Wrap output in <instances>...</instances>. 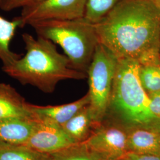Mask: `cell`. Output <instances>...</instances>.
<instances>
[{
	"mask_svg": "<svg viewBox=\"0 0 160 160\" xmlns=\"http://www.w3.org/2000/svg\"><path fill=\"white\" fill-rule=\"evenodd\" d=\"M84 143L102 159L123 158L129 152L126 128L110 120L96 124Z\"/></svg>",
	"mask_w": 160,
	"mask_h": 160,
	"instance_id": "6",
	"label": "cell"
},
{
	"mask_svg": "<svg viewBox=\"0 0 160 160\" xmlns=\"http://www.w3.org/2000/svg\"><path fill=\"white\" fill-rule=\"evenodd\" d=\"M126 129L129 152L160 154V132L157 129L144 127Z\"/></svg>",
	"mask_w": 160,
	"mask_h": 160,
	"instance_id": "11",
	"label": "cell"
},
{
	"mask_svg": "<svg viewBox=\"0 0 160 160\" xmlns=\"http://www.w3.org/2000/svg\"><path fill=\"white\" fill-rule=\"evenodd\" d=\"M120 0H87L84 17L96 24L107 16Z\"/></svg>",
	"mask_w": 160,
	"mask_h": 160,
	"instance_id": "18",
	"label": "cell"
},
{
	"mask_svg": "<svg viewBox=\"0 0 160 160\" xmlns=\"http://www.w3.org/2000/svg\"><path fill=\"white\" fill-rule=\"evenodd\" d=\"M123 158L125 160H160V154H139L128 152Z\"/></svg>",
	"mask_w": 160,
	"mask_h": 160,
	"instance_id": "21",
	"label": "cell"
},
{
	"mask_svg": "<svg viewBox=\"0 0 160 160\" xmlns=\"http://www.w3.org/2000/svg\"><path fill=\"white\" fill-rule=\"evenodd\" d=\"M26 53L12 64L2 66L4 73L23 85L45 93L54 92L63 80H84L87 74L74 68L68 58L58 51L51 40L28 33L22 35Z\"/></svg>",
	"mask_w": 160,
	"mask_h": 160,
	"instance_id": "2",
	"label": "cell"
},
{
	"mask_svg": "<svg viewBox=\"0 0 160 160\" xmlns=\"http://www.w3.org/2000/svg\"><path fill=\"white\" fill-rule=\"evenodd\" d=\"M139 64L129 59H118L109 105L104 120L126 128L144 127L158 131L160 119L150 109L147 93L138 76Z\"/></svg>",
	"mask_w": 160,
	"mask_h": 160,
	"instance_id": "3",
	"label": "cell"
},
{
	"mask_svg": "<svg viewBox=\"0 0 160 160\" xmlns=\"http://www.w3.org/2000/svg\"><path fill=\"white\" fill-rule=\"evenodd\" d=\"M38 36L60 46L74 68L87 73L99 42L94 24L84 17L29 23Z\"/></svg>",
	"mask_w": 160,
	"mask_h": 160,
	"instance_id": "4",
	"label": "cell"
},
{
	"mask_svg": "<svg viewBox=\"0 0 160 160\" xmlns=\"http://www.w3.org/2000/svg\"><path fill=\"white\" fill-rule=\"evenodd\" d=\"M138 76L147 94L160 91V62L139 65Z\"/></svg>",
	"mask_w": 160,
	"mask_h": 160,
	"instance_id": "16",
	"label": "cell"
},
{
	"mask_svg": "<svg viewBox=\"0 0 160 160\" xmlns=\"http://www.w3.org/2000/svg\"><path fill=\"white\" fill-rule=\"evenodd\" d=\"M150 109L156 117L160 119V91L148 94Z\"/></svg>",
	"mask_w": 160,
	"mask_h": 160,
	"instance_id": "20",
	"label": "cell"
},
{
	"mask_svg": "<svg viewBox=\"0 0 160 160\" xmlns=\"http://www.w3.org/2000/svg\"><path fill=\"white\" fill-rule=\"evenodd\" d=\"M39 122L36 118H11L0 120V142L25 145Z\"/></svg>",
	"mask_w": 160,
	"mask_h": 160,
	"instance_id": "9",
	"label": "cell"
},
{
	"mask_svg": "<svg viewBox=\"0 0 160 160\" xmlns=\"http://www.w3.org/2000/svg\"><path fill=\"white\" fill-rule=\"evenodd\" d=\"M160 11L151 0H120L94 24L100 43L118 59L160 62Z\"/></svg>",
	"mask_w": 160,
	"mask_h": 160,
	"instance_id": "1",
	"label": "cell"
},
{
	"mask_svg": "<svg viewBox=\"0 0 160 160\" xmlns=\"http://www.w3.org/2000/svg\"><path fill=\"white\" fill-rule=\"evenodd\" d=\"M74 143L61 125L39 119L33 133L24 145L40 152L52 154Z\"/></svg>",
	"mask_w": 160,
	"mask_h": 160,
	"instance_id": "8",
	"label": "cell"
},
{
	"mask_svg": "<svg viewBox=\"0 0 160 160\" xmlns=\"http://www.w3.org/2000/svg\"><path fill=\"white\" fill-rule=\"evenodd\" d=\"M118 59L109 49L98 43L87 71L89 108L96 123L104 119L109 105Z\"/></svg>",
	"mask_w": 160,
	"mask_h": 160,
	"instance_id": "5",
	"label": "cell"
},
{
	"mask_svg": "<svg viewBox=\"0 0 160 160\" xmlns=\"http://www.w3.org/2000/svg\"><path fill=\"white\" fill-rule=\"evenodd\" d=\"M23 27L20 17L8 20L0 15V61L2 66L9 65L22 57L12 51L10 45L17 29Z\"/></svg>",
	"mask_w": 160,
	"mask_h": 160,
	"instance_id": "14",
	"label": "cell"
},
{
	"mask_svg": "<svg viewBox=\"0 0 160 160\" xmlns=\"http://www.w3.org/2000/svg\"><path fill=\"white\" fill-rule=\"evenodd\" d=\"M52 155V160H100L99 155L84 142L76 143Z\"/></svg>",
	"mask_w": 160,
	"mask_h": 160,
	"instance_id": "17",
	"label": "cell"
},
{
	"mask_svg": "<svg viewBox=\"0 0 160 160\" xmlns=\"http://www.w3.org/2000/svg\"></svg>",
	"mask_w": 160,
	"mask_h": 160,
	"instance_id": "26",
	"label": "cell"
},
{
	"mask_svg": "<svg viewBox=\"0 0 160 160\" xmlns=\"http://www.w3.org/2000/svg\"><path fill=\"white\" fill-rule=\"evenodd\" d=\"M0 160H52V155L40 152L24 145L0 142Z\"/></svg>",
	"mask_w": 160,
	"mask_h": 160,
	"instance_id": "15",
	"label": "cell"
},
{
	"mask_svg": "<svg viewBox=\"0 0 160 160\" xmlns=\"http://www.w3.org/2000/svg\"><path fill=\"white\" fill-rule=\"evenodd\" d=\"M87 0H44L23 8L19 16L23 27L29 23L47 20H74L84 16Z\"/></svg>",
	"mask_w": 160,
	"mask_h": 160,
	"instance_id": "7",
	"label": "cell"
},
{
	"mask_svg": "<svg viewBox=\"0 0 160 160\" xmlns=\"http://www.w3.org/2000/svg\"><path fill=\"white\" fill-rule=\"evenodd\" d=\"M90 103V96L87 92L85 96L72 103L57 106H38L30 103L29 107L37 119L62 125Z\"/></svg>",
	"mask_w": 160,
	"mask_h": 160,
	"instance_id": "10",
	"label": "cell"
},
{
	"mask_svg": "<svg viewBox=\"0 0 160 160\" xmlns=\"http://www.w3.org/2000/svg\"><path fill=\"white\" fill-rule=\"evenodd\" d=\"M96 124L92 119L89 105H88L61 126L76 143H82L90 137Z\"/></svg>",
	"mask_w": 160,
	"mask_h": 160,
	"instance_id": "13",
	"label": "cell"
},
{
	"mask_svg": "<svg viewBox=\"0 0 160 160\" xmlns=\"http://www.w3.org/2000/svg\"><path fill=\"white\" fill-rule=\"evenodd\" d=\"M29 104L11 85L0 83V120L11 118H34Z\"/></svg>",
	"mask_w": 160,
	"mask_h": 160,
	"instance_id": "12",
	"label": "cell"
},
{
	"mask_svg": "<svg viewBox=\"0 0 160 160\" xmlns=\"http://www.w3.org/2000/svg\"><path fill=\"white\" fill-rule=\"evenodd\" d=\"M1 2H2V0H0V6H1Z\"/></svg>",
	"mask_w": 160,
	"mask_h": 160,
	"instance_id": "24",
	"label": "cell"
},
{
	"mask_svg": "<svg viewBox=\"0 0 160 160\" xmlns=\"http://www.w3.org/2000/svg\"><path fill=\"white\" fill-rule=\"evenodd\" d=\"M158 131H159V132H160V126H159V129H158Z\"/></svg>",
	"mask_w": 160,
	"mask_h": 160,
	"instance_id": "25",
	"label": "cell"
},
{
	"mask_svg": "<svg viewBox=\"0 0 160 160\" xmlns=\"http://www.w3.org/2000/svg\"><path fill=\"white\" fill-rule=\"evenodd\" d=\"M100 160H125L124 158H119V159H100Z\"/></svg>",
	"mask_w": 160,
	"mask_h": 160,
	"instance_id": "23",
	"label": "cell"
},
{
	"mask_svg": "<svg viewBox=\"0 0 160 160\" xmlns=\"http://www.w3.org/2000/svg\"><path fill=\"white\" fill-rule=\"evenodd\" d=\"M44 0H2L0 8L5 12H10L18 8L34 6Z\"/></svg>",
	"mask_w": 160,
	"mask_h": 160,
	"instance_id": "19",
	"label": "cell"
},
{
	"mask_svg": "<svg viewBox=\"0 0 160 160\" xmlns=\"http://www.w3.org/2000/svg\"><path fill=\"white\" fill-rule=\"evenodd\" d=\"M154 6L160 11V0H151Z\"/></svg>",
	"mask_w": 160,
	"mask_h": 160,
	"instance_id": "22",
	"label": "cell"
}]
</instances>
